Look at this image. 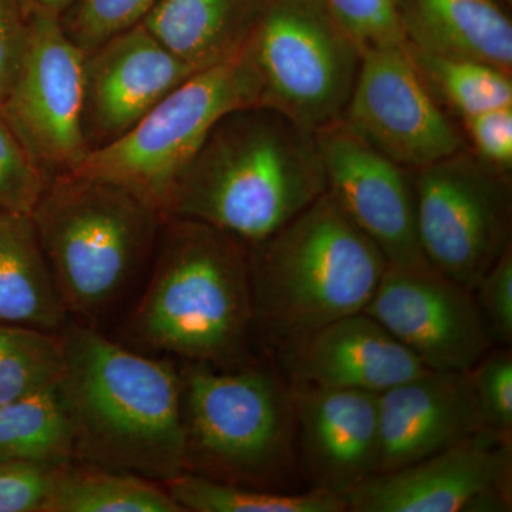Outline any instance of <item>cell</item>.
I'll use <instances>...</instances> for the list:
<instances>
[{
    "label": "cell",
    "instance_id": "1",
    "mask_svg": "<svg viewBox=\"0 0 512 512\" xmlns=\"http://www.w3.org/2000/svg\"><path fill=\"white\" fill-rule=\"evenodd\" d=\"M59 380L83 466L167 483L184 473L187 448L181 375L92 326H64Z\"/></svg>",
    "mask_w": 512,
    "mask_h": 512
},
{
    "label": "cell",
    "instance_id": "2",
    "mask_svg": "<svg viewBox=\"0 0 512 512\" xmlns=\"http://www.w3.org/2000/svg\"><path fill=\"white\" fill-rule=\"evenodd\" d=\"M328 191L312 131L271 107L231 111L178 178L167 218L204 222L251 247Z\"/></svg>",
    "mask_w": 512,
    "mask_h": 512
},
{
    "label": "cell",
    "instance_id": "3",
    "mask_svg": "<svg viewBox=\"0 0 512 512\" xmlns=\"http://www.w3.org/2000/svg\"><path fill=\"white\" fill-rule=\"evenodd\" d=\"M255 329L251 245L220 228L167 218L153 274L126 323L143 349L229 369L247 365Z\"/></svg>",
    "mask_w": 512,
    "mask_h": 512
},
{
    "label": "cell",
    "instance_id": "4",
    "mask_svg": "<svg viewBox=\"0 0 512 512\" xmlns=\"http://www.w3.org/2000/svg\"><path fill=\"white\" fill-rule=\"evenodd\" d=\"M251 256L255 329L278 355L365 311L389 266L328 191Z\"/></svg>",
    "mask_w": 512,
    "mask_h": 512
},
{
    "label": "cell",
    "instance_id": "5",
    "mask_svg": "<svg viewBox=\"0 0 512 512\" xmlns=\"http://www.w3.org/2000/svg\"><path fill=\"white\" fill-rule=\"evenodd\" d=\"M67 315L96 320L126 296L164 218L120 185L57 175L32 215Z\"/></svg>",
    "mask_w": 512,
    "mask_h": 512
},
{
    "label": "cell",
    "instance_id": "6",
    "mask_svg": "<svg viewBox=\"0 0 512 512\" xmlns=\"http://www.w3.org/2000/svg\"><path fill=\"white\" fill-rule=\"evenodd\" d=\"M188 473L264 490H296L301 476L288 382L266 367L180 370Z\"/></svg>",
    "mask_w": 512,
    "mask_h": 512
},
{
    "label": "cell",
    "instance_id": "7",
    "mask_svg": "<svg viewBox=\"0 0 512 512\" xmlns=\"http://www.w3.org/2000/svg\"><path fill=\"white\" fill-rule=\"evenodd\" d=\"M251 45L228 62L195 72L136 126L93 150L73 174L120 185L160 212L212 127L231 111L261 104Z\"/></svg>",
    "mask_w": 512,
    "mask_h": 512
},
{
    "label": "cell",
    "instance_id": "8",
    "mask_svg": "<svg viewBox=\"0 0 512 512\" xmlns=\"http://www.w3.org/2000/svg\"><path fill=\"white\" fill-rule=\"evenodd\" d=\"M249 45L261 77L259 106L312 133L342 120L362 52L323 0H264Z\"/></svg>",
    "mask_w": 512,
    "mask_h": 512
},
{
    "label": "cell",
    "instance_id": "9",
    "mask_svg": "<svg viewBox=\"0 0 512 512\" xmlns=\"http://www.w3.org/2000/svg\"><path fill=\"white\" fill-rule=\"evenodd\" d=\"M417 238L430 266L473 292L512 247V178L474 154L458 151L413 170Z\"/></svg>",
    "mask_w": 512,
    "mask_h": 512
},
{
    "label": "cell",
    "instance_id": "10",
    "mask_svg": "<svg viewBox=\"0 0 512 512\" xmlns=\"http://www.w3.org/2000/svg\"><path fill=\"white\" fill-rule=\"evenodd\" d=\"M84 63L60 19L28 18L22 62L0 110L50 181L92 153L83 126Z\"/></svg>",
    "mask_w": 512,
    "mask_h": 512
},
{
    "label": "cell",
    "instance_id": "11",
    "mask_svg": "<svg viewBox=\"0 0 512 512\" xmlns=\"http://www.w3.org/2000/svg\"><path fill=\"white\" fill-rule=\"evenodd\" d=\"M342 120L367 144L409 170L468 147L404 43L363 53Z\"/></svg>",
    "mask_w": 512,
    "mask_h": 512
},
{
    "label": "cell",
    "instance_id": "12",
    "mask_svg": "<svg viewBox=\"0 0 512 512\" xmlns=\"http://www.w3.org/2000/svg\"><path fill=\"white\" fill-rule=\"evenodd\" d=\"M363 312L429 370L470 372L495 345L474 293L430 265L387 266Z\"/></svg>",
    "mask_w": 512,
    "mask_h": 512
},
{
    "label": "cell",
    "instance_id": "13",
    "mask_svg": "<svg viewBox=\"0 0 512 512\" xmlns=\"http://www.w3.org/2000/svg\"><path fill=\"white\" fill-rule=\"evenodd\" d=\"M350 512H501L512 507V443L474 434L343 495Z\"/></svg>",
    "mask_w": 512,
    "mask_h": 512
},
{
    "label": "cell",
    "instance_id": "14",
    "mask_svg": "<svg viewBox=\"0 0 512 512\" xmlns=\"http://www.w3.org/2000/svg\"><path fill=\"white\" fill-rule=\"evenodd\" d=\"M313 134L329 194L389 265H429L417 238L413 170L367 144L343 120Z\"/></svg>",
    "mask_w": 512,
    "mask_h": 512
},
{
    "label": "cell",
    "instance_id": "15",
    "mask_svg": "<svg viewBox=\"0 0 512 512\" xmlns=\"http://www.w3.org/2000/svg\"><path fill=\"white\" fill-rule=\"evenodd\" d=\"M194 73L143 23L86 55L83 126L90 150L119 140Z\"/></svg>",
    "mask_w": 512,
    "mask_h": 512
},
{
    "label": "cell",
    "instance_id": "16",
    "mask_svg": "<svg viewBox=\"0 0 512 512\" xmlns=\"http://www.w3.org/2000/svg\"><path fill=\"white\" fill-rule=\"evenodd\" d=\"M291 390L296 454L313 487L343 497L375 476L380 394L299 386Z\"/></svg>",
    "mask_w": 512,
    "mask_h": 512
},
{
    "label": "cell",
    "instance_id": "17",
    "mask_svg": "<svg viewBox=\"0 0 512 512\" xmlns=\"http://www.w3.org/2000/svg\"><path fill=\"white\" fill-rule=\"evenodd\" d=\"M278 356L291 386L318 389L382 394L429 370L366 312L335 320Z\"/></svg>",
    "mask_w": 512,
    "mask_h": 512
},
{
    "label": "cell",
    "instance_id": "18",
    "mask_svg": "<svg viewBox=\"0 0 512 512\" xmlns=\"http://www.w3.org/2000/svg\"><path fill=\"white\" fill-rule=\"evenodd\" d=\"M379 427L377 474L410 466L483 433L468 372L426 370L380 394Z\"/></svg>",
    "mask_w": 512,
    "mask_h": 512
},
{
    "label": "cell",
    "instance_id": "19",
    "mask_svg": "<svg viewBox=\"0 0 512 512\" xmlns=\"http://www.w3.org/2000/svg\"><path fill=\"white\" fill-rule=\"evenodd\" d=\"M406 43L512 72V22L503 0H399Z\"/></svg>",
    "mask_w": 512,
    "mask_h": 512
},
{
    "label": "cell",
    "instance_id": "20",
    "mask_svg": "<svg viewBox=\"0 0 512 512\" xmlns=\"http://www.w3.org/2000/svg\"><path fill=\"white\" fill-rule=\"evenodd\" d=\"M264 0H158L144 28L195 72L228 62L248 45Z\"/></svg>",
    "mask_w": 512,
    "mask_h": 512
},
{
    "label": "cell",
    "instance_id": "21",
    "mask_svg": "<svg viewBox=\"0 0 512 512\" xmlns=\"http://www.w3.org/2000/svg\"><path fill=\"white\" fill-rule=\"evenodd\" d=\"M0 323L57 333L67 312L28 214L0 212Z\"/></svg>",
    "mask_w": 512,
    "mask_h": 512
},
{
    "label": "cell",
    "instance_id": "22",
    "mask_svg": "<svg viewBox=\"0 0 512 512\" xmlns=\"http://www.w3.org/2000/svg\"><path fill=\"white\" fill-rule=\"evenodd\" d=\"M57 383L0 407V461L47 468L72 463V424Z\"/></svg>",
    "mask_w": 512,
    "mask_h": 512
},
{
    "label": "cell",
    "instance_id": "23",
    "mask_svg": "<svg viewBox=\"0 0 512 512\" xmlns=\"http://www.w3.org/2000/svg\"><path fill=\"white\" fill-rule=\"evenodd\" d=\"M156 481L83 466L57 473L43 512H183Z\"/></svg>",
    "mask_w": 512,
    "mask_h": 512
},
{
    "label": "cell",
    "instance_id": "24",
    "mask_svg": "<svg viewBox=\"0 0 512 512\" xmlns=\"http://www.w3.org/2000/svg\"><path fill=\"white\" fill-rule=\"evenodd\" d=\"M164 484L183 512H346L343 497L316 487L286 493L221 483L188 471Z\"/></svg>",
    "mask_w": 512,
    "mask_h": 512
},
{
    "label": "cell",
    "instance_id": "25",
    "mask_svg": "<svg viewBox=\"0 0 512 512\" xmlns=\"http://www.w3.org/2000/svg\"><path fill=\"white\" fill-rule=\"evenodd\" d=\"M404 47L441 106L458 119L512 106L511 74L474 60L433 55L406 42Z\"/></svg>",
    "mask_w": 512,
    "mask_h": 512
},
{
    "label": "cell",
    "instance_id": "26",
    "mask_svg": "<svg viewBox=\"0 0 512 512\" xmlns=\"http://www.w3.org/2000/svg\"><path fill=\"white\" fill-rule=\"evenodd\" d=\"M62 336L0 323V407L59 382Z\"/></svg>",
    "mask_w": 512,
    "mask_h": 512
},
{
    "label": "cell",
    "instance_id": "27",
    "mask_svg": "<svg viewBox=\"0 0 512 512\" xmlns=\"http://www.w3.org/2000/svg\"><path fill=\"white\" fill-rule=\"evenodd\" d=\"M158 0H77L60 18L62 28L84 55L111 37L143 22Z\"/></svg>",
    "mask_w": 512,
    "mask_h": 512
},
{
    "label": "cell",
    "instance_id": "28",
    "mask_svg": "<svg viewBox=\"0 0 512 512\" xmlns=\"http://www.w3.org/2000/svg\"><path fill=\"white\" fill-rule=\"evenodd\" d=\"M49 183L0 110V212L32 215Z\"/></svg>",
    "mask_w": 512,
    "mask_h": 512
},
{
    "label": "cell",
    "instance_id": "29",
    "mask_svg": "<svg viewBox=\"0 0 512 512\" xmlns=\"http://www.w3.org/2000/svg\"><path fill=\"white\" fill-rule=\"evenodd\" d=\"M468 376L476 396L481 430L495 440L512 443L511 348L491 349Z\"/></svg>",
    "mask_w": 512,
    "mask_h": 512
},
{
    "label": "cell",
    "instance_id": "30",
    "mask_svg": "<svg viewBox=\"0 0 512 512\" xmlns=\"http://www.w3.org/2000/svg\"><path fill=\"white\" fill-rule=\"evenodd\" d=\"M360 52L406 42L399 0H323Z\"/></svg>",
    "mask_w": 512,
    "mask_h": 512
},
{
    "label": "cell",
    "instance_id": "31",
    "mask_svg": "<svg viewBox=\"0 0 512 512\" xmlns=\"http://www.w3.org/2000/svg\"><path fill=\"white\" fill-rule=\"evenodd\" d=\"M60 470L0 461V512H43Z\"/></svg>",
    "mask_w": 512,
    "mask_h": 512
},
{
    "label": "cell",
    "instance_id": "32",
    "mask_svg": "<svg viewBox=\"0 0 512 512\" xmlns=\"http://www.w3.org/2000/svg\"><path fill=\"white\" fill-rule=\"evenodd\" d=\"M495 342L512 345V247L498 258L473 289Z\"/></svg>",
    "mask_w": 512,
    "mask_h": 512
},
{
    "label": "cell",
    "instance_id": "33",
    "mask_svg": "<svg viewBox=\"0 0 512 512\" xmlns=\"http://www.w3.org/2000/svg\"><path fill=\"white\" fill-rule=\"evenodd\" d=\"M463 121V130L474 154L500 168L512 170V106L474 114Z\"/></svg>",
    "mask_w": 512,
    "mask_h": 512
},
{
    "label": "cell",
    "instance_id": "34",
    "mask_svg": "<svg viewBox=\"0 0 512 512\" xmlns=\"http://www.w3.org/2000/svg\"><path fill=\"white\" fill-rule=\"evenodd\" d=\"M28 39V18L19 0H0V106L6 100Z\"/></svg>",
    "mask_w": 512,
    "mask_h": 512
},
{
    "label": "cell",
    "instance_id": "35",
    "mask_svg": "<svg viewBox=\"0 0 512 512\" xmlns=\"http://www.w3.org/2000/svg\"><path fill=\"white\" fill-rule=\"evenodd\" d=\"M77 0H19L26 18L30 16H49L60 19Z\"/></svg>",
    "mask_w": 512,
    "mask_h": 512
},
{
    "label": "cell",
    "instance_id": "36",
    "mask_svg": "<svg viewBox=\"0 0 512 512\" xmlns=\"http://www.w3.org/2000/svg\"><path fill=\"white\" fill-rule=\"evenodd\" d=\"M504 3H507V5H511V0H503Z\"/></svg>",
    "mask_w": 512,
    "mask_h": 512
}]
</instances>
